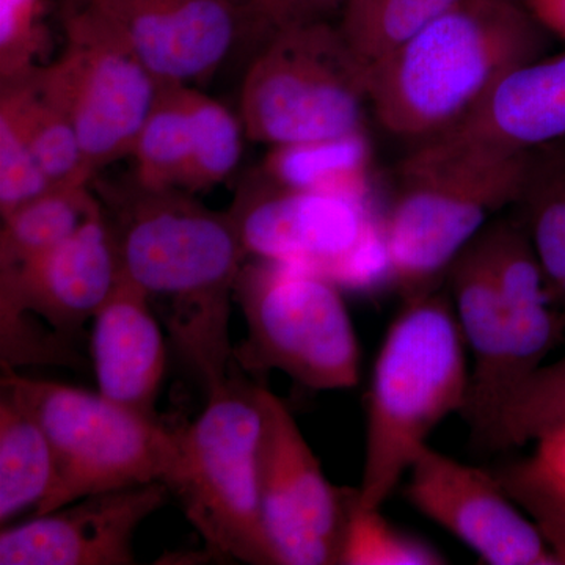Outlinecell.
Returning a JSON list of instances; mask_svg holds the SVG:
<instances>
[{
    "mask_svg": "<svg viewBox=\"0 0 565 565\" xmlns=\"http://www.w3.org/2000/svg\"><path fill=\"white\" fill-rule=\"evenodd\" d=\"M121 277L147 294L177 351L206 390L239 367L230 341L237 275L247 262L230 212L180 189L93 180Z\"/></svg>",
    "mask_w": 565,
    "mask_h": 565,
    "instance_id": "obj_1",
    "label": "cell"
},
{
    "mask_svg": "<svg viewBox=\"0 0 565 565\" xmlns=\"http://www.w3.org/2000/svg\"><path fill=\"white\" fill-rule=\"evenodd\" d=\"M546 33L519 0H459L370 66L375 117L394 136L430 139L473 109L509 71L544 57Z\"/></svg>",
    "mask_w": 565,
    "mask_h": 565,
    "instance_id": "obj_2",
    "label": "cell"
},
{
    "mask_svg": "<svg viewBox=\"0 0 565 565\" xmlns=\"http://www.w3.org/2000/svg\"><path fill=\"white\" fill-rule=\"evenodd\" d=\"M467 344L444 294L404 302L371 379L366 456L356 504L381 509L446 416L467 405Z\"/></svg>",
    "mask_w": 565,
    "mask_h": 565,
    "instance_id": "obj_3",
    "label": "cell"
},
{
    "mask_svg": "<svg viewBox=\"0 0 565 565\" xmlns=\"http://www.w3.org/2000/svg\"><path fill=\"white\" fill-rule=\"evenodd\" d=\"M530 151L448 150L422 141L401 166L404 182L382 223L392 278L404 302L429 296L487 218L519 203Z\"/></svg>",
    "mask_w": 565,
    "mask_h": 565,
    "instance_id": "obj_4",
    "label": "cell"
},
{
    "mask_svg": "<svg viewBox=\"0 0 565 565\" xmlns=\"http://www.w3.org/2000/svg\"><path fill=\"white\" fill-rule=\"evenodd\" d=\"M262 411L256 385L237 370L207 390L199 418L178 433L169 492L212 553L252 565H280L264 526L258 489Z\"/></svg>",
    "mask_w": 565,
    "mask_h": 565,
    "instance_id": "obj_5",
    "label": "cell"
},
{
    "mask_svg": "<svg viewBox=\"0 0 565 565\" xmlns=\"http://www.w3.org/2000/svg\"><path fill=\"white\" fill-rule=\"evenodd\" d=\"M367 70L340 28L323 20L282 25L245 74V136L280 147L363 131Z\"/></svg>",
    "mask_w": 565,
    "mask_h": 565,
    "instance_id": "obj_6",
    "label": "cell"
},
{
    "mask_svg": "<svg viewBox=\"0 0 565 565\" xmlns=\"http://www.w3.org/2000/svg\"><path fill=\"white\" fill-rule=\"evenodd\" d=\"M234 300L247 338L234 348L243 373L281 371L313 390H345L360 377V344L340 286L315 270L248 259Z\"/></svg>",
    "mask_w": 565,
    "mask_h": 565,
    "instance_id": "obj_7",
    "label": "cell"
},
{
    "mask_svg": "<svg viewBox=\"0 0 565 565\" xmlns=\"http://www.w3.org/2000/svg\"><path fill=\"white\" fill-rule=\"evenodd\" d=\"M9 386L50 438L55 479L35 515L50 514L88 494L162 482L178 456V433L92 393L39 381L2 366Z\"/></svg>",
    "mask_w": 565,
    "mask_h": 565,
    "instance_id": "obj_8",
    "label": "cell"
},
{
    "mask_svg": "<svg viewBox=\"0 0 565 565\" xmlns=\"http://www.w3.org/2000/svg\"><path fill=\"white\" fill-rule=\"evenodd\" d=\"M228 212L248 259L305 267L340 288H366L390 274L382 225L362 196L286 188L259 173L243 182Z\"/></svg>",
    "mask_w": 565,
    "mask_h": 565,
    "instance_id": "obj_9",
    "label": "cell"
},
{
    "mask_svg": "<svg viewBox=\"0 0 565 565\" xmlns=\"http://www.w3.org/2000/svg\"><path fill=\"white\" fill-rule=\"evenodd\" d=\"M58 17L62 52L36 74L70 115L96 178L131 156L162 84L121 33L88 7Z\"/></svg>",
    "mask_w": 565,
    "mask_h": 565,
    "instance_id": "obj_10",
    "label": "cell"
},
{
    "mask_svg": "<svg viewBox=\"0 0 565 565\" xmlns=\"http://www.w3.org/2000/svg\"><path fill=\"white\" fill-rule=\"evenodd\" d=\"M262 411L258 489L264 526L280 565L341 564L356 489L334 487L277 396L256 385Z\"/></svg>",
    "mask_w": 565,
    "mask_h": 565,
    "instance_id": "obj_11",
    "label": "cell"
},
{
    "mask_svg": "<svg viewBox=\"0 0 565 565\" xmlns=\"http://www.w3.org/2000/svg\"><path fill=\"white\" fill-rule=\"evenodd\" d=\"M109 22L162 85L214 76L245 35L266 41L262 25L236 0H85Z\"/></svg>",
    "mask_w": 565,
    "mask_h": 565,
    "instance_id": "obj_12",
    "label": "cell"
},
{
    "mask_svg": "<svg viewBox=\"0 0 565 565\" xmlns=\"http://www.w3.org/2000/svg\"><path fill=\"white\" fill-rule=\"evenodd\" d=\"M405 498L490 565H561L534 522L497 476L424 446L411 467Z\"/></svg>",
    "mask_w": 565,
    "mask_h": 565,
    "instance_id": "obj_13",
    "label": "cell"
},
{
    "mask_svg": "<svg viewBox=\"0 0 565 565\" xmlns=\"http://www.w3.org/2000/svg\"><path fill=\"white\" fill-rule=\"evenodd\" d=\"M120 278L99 202L57 247L18 269L0 270V321L35 315L68 341L95 318Z\"/></svg>",
    "mask_w": 565,
    "mask_h": 565,
    "instance_id": "obj_14",
    "label": "cell"
},
{
    "mask_svg": "<svg viewBox=\"0 0 565 565\" xmlns=\"http://www.w3.org/2000/svg\"><path fill=\"white\" fill-rule=\"evenodd\" d=\"M162 482L88 494L0 533V565H129L134 537L169 497Z\"/></svg>",
    "mask_w": 565,
    "mask_h": 565,
    "instance_id": "obj_15",
    "label": "cell"
},
{
    "mask_svg": "<svg viewBox=\"0 0 565 565\" xmlns=\"http://www.w3.org/2000/svg\"><path fill=\"white\" fill-rule=\"evenodd\" d=\"M565 137V52L509 71L451 128L423 141L520 154Z\"/></svg>",
    "mask_w": 565,
    "mask_h": 565,
    "instance_id": "obj_16",
    "label": "cell"
},
{
    "mask_svg": "<svg viewBox=\"0 0 565 565\" xmlns=\"http://www.w3.org/2000/svg\"><path fill=\"white\" fill-rule=\"evenodd\" d=\"M92 321L98 392L111 403L158 422L156 403L166 374L167 348L147 294L121 277Z\"/></svg>",
    "mask_w": 565,
    "mask_h": 565,
    "instance_id": "obj_17",
    "label": "cell"
},
{
    "mask_svg": "<svg viewBox=\"0 0 565 565\" xmlns=\"http://www.w3.org/2000/svg\"><path fill=\"white\" fill-rule=\"evenodd\" d=\"M498 291L511 322V355L505 373L508 396L542 366L563 340L565 311L550 299L541 263L525 226L501 222L479 234Z\"/></svg>",
    "mask_w": 565,
    "mask_h": 565,
    "instance_id": "obj_18",
    "label": "cell"
},
{
    "mask_svg": "<svg viewBox=\"0 0 565 565\" xmlns=\"http://www.w3.org/2000/svg\"><path fill=\"white\" fill-rule=\"evenodd\" d=\"M449 278L457 321L475 362L462 415L479 441L504 396L511 322L479 237L457 256Z\"/></svg>",
    "mask_w": 565,
    "mask_h": 565,
    "instance_id": "obj_19",
    "label": "cell"
},
{
    "mask_svg": "<svg viewBox=\"0 0 565 565\" xmlns=\"http://www.w3.org/2000/svg\"><path fill=\"white\" fill-rule=\"evenodd\" d=\"M0 117L20 131L54 188L92 185L95 177L76 128L41 84L36 68L0 81Z\"/></svg>",
    "mask_w": 565,
    "mask_h": 565,
    "instance_id": "obj_20",
    "label": "cell"
},
{
    "mask_svg": "<svg viewBox=\"0 0 565 565\" xmlns=\"http://www.w3.org/2000/svg\"><path fill=\"white\" fill-rule=\"evenodd\" d=\"M0 522L50 494L55 459L36 416L9 386L0 385Z\"/></svg>",
    "mask_w": 565,
    "mask_h": 565,
    "instance_id": "obj_21",
    "label": "cell"
},
{
    "mask_svg": "<svg viewBox=\"0 0 565 565\" xmlns=\"http://www.w3.org/2000/svg\"><path fill=\"white\" fill-rule=\"evenodd\" d=\"M519 204L550 299L565 311V137L530 151Z\"/></svg>",
    "mask_w": 565,
    "mask_h": 565,
    "instance_id": "obj_22",
    "label": "cell"
},
{
    "mask_svg": "<svg viewBox=\"0 0 565 565\" xmlns=\"http://www.w3.org/2000/svg\"><path fill=\"white\" fill-rule=\"evenodd\" d=\"M370 145L363 131L273 147L262 174L286 188L367 196Z\"/></svg>",
    "mask_w": 565,
    "mask_h": 565,
    "instance_id": "obj_23",
    "label": "cell"
},
{
    "mask_svg": "<svg viewBox=\"0 0 565 565\" xmlns=\"http://www.w3.org/2000/svg\"><path fill=\"white\" fill-rule=\"evenodd\" d=\"M191 85H161L131 156L134 180L145 188L188 192L192 163Z\"/></svg>",
    "mask_w": 565,
    "mask_h": 565,
    "instance_id": "obj_24",
    "label": "cell"
},
{
    "mask_svg": "<svg viewBox=\"0 0 565 565\" xmlns=\"http://www.w3.org/2000/svg\"><path fill=\"white\" fill-rule=\"evenodd\" d=\"M99 203L92 185L54 188L2 217L0 270H13L57 247Z\"/></svg>",
    "mask_w": 565,
    "mask_h": 565,
    "instance_id": "obj_25",
    "label": "cell"
},
{
    "mask_svg": "<svg viewBox=\"0 0 565 565\" xmlns=\"http://www.w3.org/2000/svg\"><path fill=\"white\" fill-rule=\"evenodd\" d=\"M565 427V356L516 385L494 412L479 445L509 449Z\"/></svg>",
    "mask_w": 565,
    "mask_h": 565,
    "instance_id": "obj_26",
    "label": "cell"
},
{
    "mask_svg": "<svg viewBox=\"0 0 565 565\" xmlns=\"http://www.w3.org/2000/svg\"><path fill=\"white\" fill-rule=\"evenodd\" d=\"M459 0H345L340 28L367 66L386 57Z\"/></svg>",
    "mask_w": 565,
    "mask_h": 565,
    "instance_id": "obj_27",
    "label": "cell"
},
{
    "mask_svg": "<svg viewBox=\"0 0 565 565\" xmlns=\"http://www.w3.org/2000/svg\"><path fill=\"white\" fill-rule=\"evenodd\" d=\"M192 122V163L188 192H199L225 181L243 154V121L196 88L189 87Z\"/></svg>",
    "mask_w": 565,
    "mask_h": 565,
    "instance_id": "obj_28",
    "label": "cell"
},
{
    "mask_svg": "<svg viewBox=\"0 0 565 565\" xmlns=\"http://www.w3.org/2000/svg\"><path fill=\"white\" fill-rule=\"evenodd\" d=\"M355 500L345 526L341 564L441 565L448 563L433 545L393 526L381 509H364Z\"/></svg>",
    "mask_w": 565,
    "mask_h": 565,
    "instance_id": "obj_29",
    "label": "cell"
},
{
    "mask_svg": "<svg viewBox=\"0 0 565 565\" xmlns=\"http://www.w3.org/2000/svg\"><path fill=\"white\" fill-rule=\"evenodd\" d=\"M47 14V0H0V81L51 62Z\"/></svg>",
    "mask_w": 565,
    "mask_h": 565,
    "instance_id": "obj_30",
    "label": "cell"
},
{
    "mask_svg": "<svg viewBox=\"0 0 565 565\" xmlns=\"http://www.w3.org/2000/svg\"><path fill=\"white\" fill-rule=\"evenodd\" d=\"M494 476L511 500L533 520L561 565H565V494L550 486L530 459L505 465Z\"/></svg>",
    "mask_w": 565,
    "mask_h": 565,
    "instance_id": "obj_31",
    "label": "cell"
},
{
    "mask_svg": "<svg viewBox=\"0 0 565 565\" xmlns=\"http://www.w3.org/2000/svg\"><path fill=\"white\" fill-rule=\"evenodd\" d=\"M54 189L20 131L0 117V214L2 217Z\"/></svg>",
    "mask_w": 565,
    "mask_h": 565,
    "instance_id": "obj_32",
    "label": "cell"
},
{
    "mask_svg": "<svg viewBox=\"0 0 565 565\" xmlns=\"http://www.w3.org/2000/svg\"><path fill=\"white\" fill-rule=\"evenodd\" d=\"M530 462L550 486L565 494V427L539 438Z\"/></svg>",
    "mask_w": 565,
    "mask_h": 565,
    "instance_id": "obj_33",
    "label": "cell"
},
{
    "mask_svg": "<svg viewBox=\"0 0 565 565\" xmlns=\"http://www.w3.org/2000/svg\"><path fill=\"white\" fill-rule=\"evenodd\" d=\"M236 2L250 11L262 25L267 39L277 29L292 21L294 0H236Z\"/></svg>",
    "mask_w": 565,
    "mask_h": 565,
    "instance_id": "obj_34",
    "label": "cell"
},
{
    "mask_svg": "<svg viewBox=\"0 0 565 565\" xmlns=\"http://www.w3.org/2000/svg\"><path fill=\"white\" fill-rule=\"evenodd\" d=\"M545 31L565 40V0H522Z\"/></svg>",
    "mask_w": 565,
    "mask_h": 565,
    "instance_id": "obj_35",
    "label": "cell"
},
{
    "mask_svg": "<svg viewBox=\"0 0 565 565\" xmlns=\"http://www.w3.org/2000/svg\"><path fill=\"white\" fill-rule=\"evenodd\" d=\"M345 0H294L292 21H318L322 20L323 11L332 9Z\"/></svg>",
    "mask_w": 565,
    "mask_h": 565,
    "instance_id": "obj_36",
    "label": "cell"
},
{
    "mask_svg": "<svg viewBox=\"0 0 565 565\" xmlns=\"http://www.w3.org/2000/svg\"><path fill=\"white\" fill-rule=\"evenodd\" d=\"M55 3H57L58 13H63V11L79 9L85 0H55Z\"/></svg>",
    "mask_w": 565,
    "mask_h": 565,
    "instance_id": "obj_37",
    "label": "cell"
}]
</instances>
